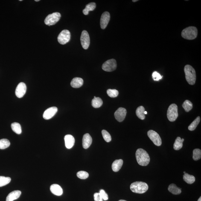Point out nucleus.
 <instances>
[{"label": "nucleus", "instance_id": "f257e3e1", "mask_svg": "<svg viewBox=\"0 0 201 201\" xmlns=\"http://www.w3.org/2000/svg\"><path fill=\"white\" fill-rule=\"evenodd\" d=\"M135 157L137 162L140 165L146 166L150 162V158L148 153L143 149H138L136 150Z\"/></svg>", "mask_w": 201, "mask_h": 201}, {"label": "nucleus", "instance_id": "f03ea898", "mask_svg": "<svg viewBox=\"0 0 201 201\" xmlns=\"http://www.w3.org/2000/svg\"><path fill=\"white\" fill-rule=\"evenodd\" d=\"M184 71L187 83L190 85H194L196 79V72L194 68L190 65H187L184 67Z\"/></svg>", "mask_w": 201, "mask_h": 201}, {"label": "nucleus", "instance_id": "7ed1b4c3", "mask_svg": "<svg viewBox=\"0 0 201 201\" xmlns=\"http://www.w3.org/2000/svg\"><path fill=\"white\" fill-rule=\"evenodd\" d=\"M148 185L145 182H136L131 184L130 190L133 193L138 194H143L148 189Z\"/></svg>", "mask_w": 201, "mask_h": 201}, {"label": "nucleus", "instance_id": "20e7f679", "mask_svg": "<svg viewBox=\"0 0 201 201\" xmlns=\"http://www.w3.org/2000/svg\"><path fill=\"white\" fill-rule=\"evenodd\" d=\"M198 30L196 27L191 26L184 29L182 32V36L184 39L188 40L195 39L197 36Z\"/></svg>", "mask_w": 201, "mask_h": 201}, {"label": "nucleus", "instance_id": "39448f33", "mask_svg": "<svg viewBox=\"0 0 201 201\" xmlns=\"http://www.w3.org/2000/svg\"><path fill=\"white\" fill-rule=\"evenodd\" d=\"M178 106L175 103L170 105L168 109L167 116L170 121L173 122L176 120L178 118Z\"/></svg>", "mask_w": 201, "mask_h": 201}, {"label": "nucleus", "instance_id": "423d86ee", "mask_svg": "<svg viewBox=\"0 0 201 201\" xmlns=\"http://www.w3.org/2000/svg\"><path fill=\"white\" fill-rule=\"evenodd\" d=\"M61 18V15L59 13H54L48 15L45 18V23L47 25H54L58 22Z\"/></svg>", "mask_w": 201, "mask_h": 201}, {"label": "nucleus", "instance_id": "0eeeda50", "mask_svg": "<svg viewBox=\"0 0 201 201\" xmlns=\"http://www.w3.org/2000/svg\"><path fill=\"white\" fill-rule=\"evenodd\" d=\"M71 39V33L68 30H63L58 36V41L59 43L64 45L68 43Z\"/></svg>", "mask_w": 201, "mask_h": 201}, {"label": "nucleus", "instance_id": "6e6552de", "mask_svg": "<svg viewBox=\"0 0 201 201\" xmlns=\"http://www.w3.org/2000/svg\"><path fill=\"white\" fill-rule=\"evenodd\" d=\"M117 62L115 59L106 61L102 65V68L105 71L110 72L115 71L117 68Z\"/></svg>", "mask_w": 201, "mask_h": 201}, {"label": "nucleus", "instance_id": "1a4fd4ad", "mask_svg": "<svg viewBox=\"0 0 201 201\" xmlns=\"http://www.w3.org/2000/svg\"><path fill=\"white\" fill-rule=\"evenodd\" d=\"M147 135L155 145L159 147L162 144V140L159 134L155 131L149 130L147 132Z\"/></svg>", "mask_w": 201, "mask_h": 201}, {"label": "nucleus", "instance_id": "9d476101", "mask_svg": "<svg viewBox=\"0 0 201 201\" xmlns=\"http://www.w3.org/2000/svg\"><path fill=\"white\" fill-rule=\"evenodd\" d=\"M80 42L84 49H87L90 45L89 36L87 31L84 30L82 32L80 36Z\"/></svg>", "mask_w": 201, "mask_h": 201}, {"label": "nucleus", "instance_id": "9b49d317", "mask_svg": "<svg viewBox=\"0 0 201 201\" xmlns=\"http://www.w3.org/2000/svg\"><path fill=\"white\" fill-rule=\"evenodd\" d=\"M127 110L124 108L120 107L117 109L115 113V119L119 122H122L125 118Z\"/></svg>", "mask_w": 201, "mask_h": 201}, {"label": "nucleus", "instance_id": "f8f14e48", "mask_svg": "<svg viewBox=\"0 0 201 201\" xmlns=\"http://www.w3.org/2000/svg\"><path fill=\"white\" fill-rule=\"evenodd\" d=\"M27 90V86L24 83H20L16 87V97L19 98H22L25 95Z\"/></svg>", "mask_w": 201, "mask_h": 201}, {"label": "nucleus", "instance_id": "ddd939ff", "mask_svg": "<svg viewBox=\"0 0 201 201\" xmlns=\"http://www.w3.org/2000/svg\"><path fill=\"white\" fill-rule=\"evenodd\" d=\"M110 14L109 12H105L102 14L100 19V26L102 29H105L110 20Z\"/></svg>", "mask_w": 201, "mask_h": 201}, {"label": "nucleus", "instance_id": "4468645a", "mask_svg": "<svg viewBox=\"0 0 201 201\" xmlns=\"http://www.w3.org/2000/svg\"><path fill=\"white\" fill-rule=\"evenodd\" d=\"M57 111V108L55 106L48 108L44 112L43 118L45 120L50 119L55 115Z\"/></svg>", "mask_w": 201, "mask_h": 201}, {"label": "nucleus", "instance_id": "2eb2a0df", "mask_svg": "<svg viewBox=\"0 0 201 201\" xmlns=\"http://www.w3.org/2000/svg\"><path fill=\"white\" fill-rule=\"evenodd\" d=\"M92 138L89 134L83 135V146L84 148L87 149L90 147L92 143Z\"/></svg>", "mask_w": 201, "mask_h": 201}, {"label": "nucleus", "instance_id": "dca6fc26", "mask_svg": "<svg viewBox=\"0 0 201 201\" xmlns=\"http://www.w3.org/2000/svg\"><path fill=\"white\" fill-rule=\"evenodd\" d=\"M64 139L66 148L68 149L72 148L75 142L74 137L72 135H67L65 136Z\"/></svg>", "mask_w": 201, "mask_h": 201}, {"label": "nucleus", "instance_id": "f3484780", "mask_svg": "<svg viewBox=\"0 0 201 201\" xmlns=\"http://www.w3.org/2000/svg\"><path fill=\"white\" fill-rule=\"evenodd\" d=\"M50 190L51 192L56 196H60L63 194V189L58 184H52L50 186Z\"/></svg>", "mask_w": 201, "mask_h": 201}, {"label": "nucleus", "instance_id": "a211bd4d", "mask_svg": "<svg viewBox=\"0 0 201 201\" xmlns=\"http://www.w3.org/2000/svg\"><path fill=\"white\" fill-rule=\"evenodd\" d=\"M21 194L19 190H15L11 192L7 196L6 201H13L19 198Z\"/></svg>", "mask_w": 201, "mask_h": 201}, {"label": "nucleus", "instance_id": "6ab92c4d", "mask_svg": "<svg viewBox=\"0 0 201 201\" xmlns=\"http://www.w3.org/2000/svg\"><path fill=\"white\" fill-rule=\"evenodd\" d=\"M83 80L80 77H76L73 79L71 83V86L74 88H79L83 86Z\"/></svg>", "mask_w": 201, "mask_h": 201}, {"label": "nucleus", "instance_id": "aec40b11", "mask_svg": "<svg viewBox=\"0 0 201 201\" xmlns=\"http://www.w3.org/2000/svg\"><path fill=\"white\" fill-rule=\"evenodd\" d=\"M123 162L122 159L115 160L112 164V170L115 172L118 171L122 166Z\"/></svg>", "mask_w": 201, "mask_h": 201}, {"label": "nucleus", "instance_id": "412c9836", "mask_svg": "<svg viewBox=\"0 0 201 201\" xmlns=\"http://www.w3.org/2000/svg\"><path fill=\"white\" fill-rule=\"evenodd\" d=\"M168 190L170 192L174 195L179 194L182 193V189L178 187L174 184H172L169 186Z\"/></svg>", "mask_w": 201, "mask_h": 201}, {"label": "nucleus", "instance_id": "4be33fe9", "mask_svg": "<svg viewBox=\"0 0 201 201\" xmlns=\"http://www.w3.org/2000/svg\"><path fill=\"white\" fill-rule=\"evenodd\" d=\"M184 138H181L180 137H178L175 141L173 144V149L175 150H179L182 149L183 146V142L184 141Z\"/></svg>", "mask_w": 201, "mask_h": 201}, {"label": "nucleus", "instance_id": "5701e85b", "mask_svg": "<svg viewBox=\"0 0 201 201\" xmlns=\"http://www.w3.org/2000/svg\"><path fill=\"white\" fill-rule=\"evenodd\" d=\"M145 109L142 106H138L136 110V115L138 118L141 120H144L145 118V115L144 113Z\"/></svg>", "mask_w": 201, "mask_h": 201}, {"label": "nucleus", "instance_id": "b1692460", "mask_svg": "<svg viewBox=\"0 0 201 201\" xmlns=\"http://www.w3.org/2000/svg\"><path fill=\"white\" fill-rule=\"evenodd\" d=\"M96 7V4L95 3L92 2L87 4L85 9L83 10V13L85 15H88L89 12L93 11L95 9Z\"/></svg>", "mask_w": 201, "mask_h": 201}, {"label": "nucleus", "instance_id": "393cba45", "mask_svg": "<svg viewBox=\"0 0 201 201\" xmlns=\"http://www.w3.org/2000/svg\"><path fill=\"white\" fill-rule=\"evenodd\" d=\"M103 104V100L99 97H94V98L92 100V105L93 107L98 108L102 106Z\"/></svg>", "mask_w": 201, "mask_h": 201}, {"label": "nucleus", "instance_id": "a878e982", "mask_svg": "<svg viewBox=\"0 0 201 201\" xmlns=\"http://www.w3.org/2000/svg\"><path fill=\"white\" fill-rule=\"evenodd\" d=\"M183 179L187 183L192 184L195 182L196 179L194 176L188 174L187 173H184L183 176Z\"/></svg>", "mask_w": 201, "mask_h": 201}, {"label": "nucleus", "instance_id": "bb28decb", "mask_svg": "<svg viewBox=\"0 0 201 201\" xmlns=\"http://www.w3.org/2000/svg\"><path fill=\"white\" fill-rule=\"evenodd\" d=\"M11 126L12 130L15 133L18 135L22 133V129L19 123L16 122L13 123L11 124Z\"/></svg>", "mask_w": 201, "mask_h": 201}, {"label": "nucleus", "instance_id": "cd10ccee", "mask_svg": "<svg viewBox=\"0 0 201 201\" xmlns=\"http://www.w3.org/2000/svg\"><path fill=\"white\" fill-rule=\"evenodd\" d=\"M200 117L199 116L197 117L196 119L188 126V130L191 131L194 130L196 129V127H197L198 125L199 124V123L200 122Z\"/></svg>", "mask_w": 201, "mask_h": 201}, {"label": "nucleus", "instance_id": "c85d7f7f", "mask_svg": "<svg viewBox=\"0 0 201 201\" xmlns=\"http://www.w3.org/2000/svg\"><path fill=\"white\" fill-rule=\"evenodd\" d=\"M182 106L186 112H188L192 109L193 103L189 100H186L184 102Z\"/></svg>", "mask_w": 201, "mask_h": 201}, {"label": "nucleus", "instance_id": "c756f323", "mask_svg": "<svg viewBox=\"0 0 201 201\" xmlns=\"http://www.w3.org/2000/svg\"><path fill=\"white\" fill-rule=\"evenodd\" d=\"M10 145V142L8 139L3 138L0 140V149L4 150Z\"/></svg>", "mask_w": 201, "mask_h": 201}, {"label": "nucleus", "instance_id": "7c9ffc66", "mask_svg": "<svg viewBox=\"0 0 201 201\" xmlns=\"http://www.w3.org/2000/svg\"><path fill=\"white\" fill-rule=\"evenodd\" d=\"M11 181V179L9 177L0 176V187L4 186L8 184Z\"/></svg>", "mask_w": 201, "mask_h": 201}, {"label": "nucleus", "instance_id": "2f4dec72", "mask_svg": "<svg viewBox=\"0 0 201 201\" xmlns=\"http://www.w3.org/2000/svg\"><path fill=\"white\" fill-rule=\"evenodd\" d=\"M193 159L198 161L201 158V150L199 149H194L193 151Z\"/></svg>", "mask_w": 201, "mask_h": 201}, {"label": "nucleus", "instance_id": "473e14b6", "mask_svg": "<svg viewBox=\"0 0 201 201\" xmlns=\"http://www.w3.org/2000/svg\"><path fill=\"white\" fill-rule=\"evenodd\" d=\"M102 134L105 141L107 142H110L112 140V137L109 132L107 131L103 130L102 131Z\"/></svg>", "mask_w": 201, "mask_h": 201}, {"label": "nucleus", "instance_id": "72a5a7b5", "mask_svg": "<svg viewBox=\"0 0 201 201\" xmlns=\"http://www.w3.org/2000/svg\"><path fill=\"white\" fill-rule=\"evenodd\" d=\"M107 93L108 95L111 98H115L118 96L119 92L115 89H109L107 90Z\"/></svg>", "mask_w": 201, "mask_h": 201}, {"label": "nucleus", "instance_id": "f704fd0d", "mask_svg": "<svg viewBox=\"0 0 201 201\" xmlns=\"http://www.w3.org/2000/svg\"><path fill=\"white\" fill-rule=\"evenodd\" d=\"M77 177L81 179H86L89 176V174L86 171H80L77 173Z\"/></svg>", "mask_w": 201, "mask_h": 201}, {"label": "nucleus", "instance_id": "c9c22d12", "mask_svg": "<svg viewBox=\"0 0 201 201\" xmlns=\"http://www.w3.org/2000/svg\"><path fill=\"white\" fill-rule=\"evenodd\" d=\"M152 76L153 80H155V81H158V80L162 79V76H161L159 73L156 71L153 72V74H152Z\"/></svg>", "mask_w": 201, "mask_h": 201}, {"label": "nucleus", "instance_id": "e433bc0d", "mask_svg": "<svg viewBox=\"0 0 201 201\" xmlns=\"http://www.w3.org/2000/svg\"><path fill=\"white\" fill-rule=\"evenodd\" d=\"M100 193L103 200L106 201L108 200L109 197H108V194L104 190H100Z\"/></svg>", "mask_w": 201, "mask_h": 201}, {"label": "nucleus", "instance_id": "4c0bfd02", "mask_svg": "<svg viewBox=\"0 0 201 201\" xmlns=\"http://www.w3.org/2000/svg\"><path fill=\"white\" fill-rule=\"evenodd\" d=\"M94 200L95 201H103L101 196L99 193H95L94 194Z\"/></svg>", "mask_w": 201, "mask_h": 201}, {"label": "nucleus", "instance_id": "58836bf2", "mask_svg": "<svg viewBox=\"0 0 201 201\" xmlns=\"http://www.w3.org/2000/svg\"><path fill=\"white\" fill-rule=\"evenodd\" d=\"M138 0H133V1H133V2H136V1H138Z\"/></svg>", "mask_w": 201, "mask_h": 201}, {"label": "nucleus", "instance_id": "ea45409f", "mask_svg": "<svg viewBox=\"0 0 201 201\" xmlns=\"http://www.w3.org/2000/svg\"><path fill=\"white\" fill-rule=\"evenodd\" d=\"M197 201H201V197L200 198H199V199H198V200Z\"/></svg>", "mask_w": 201, "mask_h": 201}, {"label": "nucleus", "instance_id": "a19ab883", "mask_svg": "<svg viewBox=\"0 0 201 201\" xmlns=\"http://www.w3.org/2000/svg\"><path fill=\"white\" fill-rule=\"evenodd\" d=\"M144 114H145V115H147V112H146V111H145V112H144Z\"/></svg>", "mask_w": 201, "mask_h": 201}, {"label": "nucleus", "instance_id": "79ce46f5", "mask_svg": "<svg viewBox=\"0 0 201 201\" xmlns=\"http://www.w3.org/2000/svg\"><path fill=\"white\" fill-rule=\"evenodd\" d=\"M118 201H127L125 200H119Z\"/></svg>", "mask_w": 201, "mask_h": 201}, {"label": "nucleus", "instance_id": "37998d69", "mask_svg": "<svg viewBox=\"0 0 201 201\" xmlns=\"http://www.w3.org/2000/svg\"><path fill=\"white\" fill-rule=\"evenodd\" d=\"M35 1H39V0H35Z\"/></svg>", "mask_w": 201, "mask_h": 201}, {"label": "nucleus", "instance_id": "c03bdc74", "mask_svg": "<svg viewBox=\"0 0 201 201\" xmlns=\"http://www.w3.org/2000/svg\"><path fill=\"white\" fill-rule=\"evenodd\" d=\"M184 173H186V172H185V171H184Z\"/></svg>", "mask_w": 201, "mask_h": 201}, {"label": "nucleus", "instance_id": "a18cd8bd", "mask_svg": "<svg viewBox=\"0 0 201 201\" xmlns=\"http://www.w3.org/2000/svg\"><path fill=\"white\" fill-rule=\"evenodd\" d=\"M19 1H22V0H19Z\"/></svg>", "mask_w": 201, "mask_h": 201}]
</instances>
